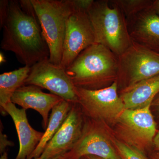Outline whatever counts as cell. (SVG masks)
I'll list each match as a JSON object with an SVG mask.
<instances>
[{
  "mask_svg": "<svg viewBox=\"0 0 159 159\" xmlns=\"http://www.w3.org/2000/svg\"><path fill=\"white\" fill-rule=\"evenodd\" d=\"M2 28L1 48L14 53L21 63L31 67L49 59V47L31 0L9 1Z\"/></svg>",
  "mask_w": 159,
  "mask_h": 159,
  "instance_id": "cell-1",
  "label": "cell"
},
{
  "mask_svg": "<svg viewBox=\"0 0 159 159\" xmlns=\"http://www.w3.org/2000/svg\"><path fill=\"white\" fill-rule=\"evenodd\" d=\"M118 69V56L95 43L82 51L66 70L75 87L94 90L117 81Z\"/></svg>",
  "mask_w": 159,
  "mask_h": 159,
  "instance_id": "cell-2",
  "label": "cell"
},
{
  "mask_svg": "<svg viewBox=\"0 0 159 159\" xmlns=\"http://www.w3.org/2000/svg\"><path fill=\"white\" fill-rule=\"evenodd\" d=\"M93 29L95 43L104 46L118 57L133 42L122 10L107 0L94 1L87 11Z\"/></svg>",
  "mask_w": 159,
  "mask_h": 159,
  "instance_id": "cell-3",
  "label": "cell"
},
{
  "mask_svg": "<svg viewBox=\"0 0 159 159\" xmlns=\"http://www.w3.org/2000/svg\"><path fill=\"white\" fill-rule=\"evenodd\" d=\"M31 1L49 47V61L61 65L66 21L72 12L79 9L76 0Z\"/></svg>",
  "mask_w": 159,
  "mask_h": 159,
  "instance_id": "cell-4",
  "label": "cell"
},
{
  "mask_svg": "<svg viewBox=\"0 0 159 159\" xmlns=\"http://www.w3.org/2000/svg\"><path fill=\"white\" fill-rule=\"evenodd\" d=\"M118 85L122 91L142 80L159 75V53L133 41L131 45L118 57Z\"/></svg>",
  "mask_w": 159,
  "mask_h": 159,
  "instance_id": "cell-5",
  "label": "cell"
},
{
  "mask_svg": "<svg viewBox=\"0 0 159 159\" xmlns=\"http://www.w3.org/2000/svg\"><path fill=\"white\" fill-rule=\"evenodd\" d=\"M150 106L139 109H125L116 122L119 140L145 152L153 145L157 124Z\"/></svg>",
  "mask_w": 159,
  "mask_h": 159,
  "instance_id": "cell-6",
  "label": "cell"
},
{
  "mask_svg": "<svg viewBox=\"0 0 159 159\" xmlns=\"http://www.w3.org/2000/svg\"><path fill=\"white\" fill-rule=\"evenodd\" d=\"M78 102L85 116L102 122L116 123L125 109L118 94L117 81L100 89L76 87Z\"/></svg>",
  "mask_w": 159,
  "mask_h": 159,
  "instance_id": "cell-7",
  "label": "cell"
},
{
  "mask_svg": "<svg viewBox=\"0 0 159 159\" xmlns=\"http://www.w3.org/2000/svg\"><path fill=\"white\" fill-rule=\"evenodd\" d=\"M102 123L85 116L81 137L74 148L63 155L64 159H80L88 156L122 159Z\"/></svg>",
  "mask_w": 159,
  "mask_h": 159,
  "instance_id": "cell-8",
  "label": "cell"
},
{
  "mask_svg": "<svg viewBox=\"0 0 159 159\" xmlns=\"http://www.w3.org/2000/svg\"><path fill=\"white\" fill-rule=\"evenodd\" d=\"M25 85H33L45 89L72 103H77L76 87L61 65L44 60L31 67L30 73Z\"/></svg>",
  "mask_w": 159,
  "mask_h": 159,
  "instance_id": "cell-9",
  "label": "cell"
},
{
  "mask_svg": "<svg viewBox=\"0 0 159 159\" xmlns=\"http://www.w3.org/2000/svg\"><path fill=\"white\" fill-rule=\"evenodd\" d=\"M94 43L93 29L87 11L76 9L66 21L61 65L66 69L82 51Z\"/></svg>",
  "mask_w": 159,
  "mask_h": 159,
  "instance_id": "cell-10",
  "label": "cell"
},
{
  "mask_svg": "<svg viewBox=\"0 0 159 159\" xmlns=\"http://www.w3.org/2000/svg\"><path fill=\"white\" fill-rule=\"evenodd\" d=\"M84 114L78 103H74L61 127L47 144L40 159H52L70 151L80 139Z\"/></svg>",
  "mask_w": 159,
  "mask_h": 159,
  "instance_id": "cell-11",
  "label": "cell"
},
{
  "mask_svg": "<svg viewBox=\"0 0 159 159\" xmlns=\"http://www.w3.org/2000/svg\"><path fill=\"white\" fill-rule=\"evenodd\" d=\"M126 19L132 40L159 53V16L152 6Z\"/></svg>",
  "mask_w": 159,
  "mask_h": 159,
  "instance_id": "cell-12",
  "label": "cell"
},
{
  "mask_svg": "<svg viewBox=\"0 0 159 159\" xmlns=\"http://www.w3.org/2000/svg\"><path fill=\"white\" fill-rule=\"evenodd\" d=\"M64 100L53 94L44 93L40 88L33 85H24L15 92L11 102L27 110L32 109L43 118V126L45 130L48 124L49 112L55 106Z\"/></svg>",
  "mask_w": 159,
  "mask_h": 159,
  "instance_id": "cell-13",
  "label": "cell"
},
{
  "mask_svg": "<svg viewBox=\"0 0 159 159\" xmlns=\"http://www.w3.org/2000/svg\"><path fill=\"white\" fill-rule=\"evenodd\" d=\"M1 112L10 115L14 122L19 141V150L15 159H28L39 145L44 133L38 131L29 124L26 110L20 109L11 102L6 104Z\"/></svg>",
  "mask_w": 159,
  "mask_h": 159,
  "instance_id": "cell-14",
  "label": "cell"
},
{
  "mask_svg": "<svg viewBox=\"0 0 159 159\" xmlns=\"http://www.w3.org/2000/svg\"><path fill=\"white\" fill-rule=\"evenodd\" d=\"M159 93V75L142 80L131 87L121 91L126 109H139L151 105Z\"/></svg>",
  "mask_w": 159,
  "mask_h": 159,
  "instance_id": "cell-15",
  "label": "cell"
},
{
  "mask_svg": "<svg viewBox=\"0 0 159 159\" xmlns=\"http://www.w3.org/2000/svg\"><path fill=\"white\" fill-rule=\"evenodd\" d=\"M73 103L64 99L52 109L48 124L43 135L35 150L28 159H35L40 157L47 144L57 133L65 121Z\"/></svg>",
  "mask_w": 159,
  "mask_h": 159,
  "instance_id": "cell-16",
  "label": "cell"
},
{
  "mask_svg": "<svg viewBox=\"0 0 159 159\" xmlns=\"http://www.w3.org/2000/svg\"><path fill=\"white\" fill-rule=\"evenodd\" d=\"M31 67L25 66L17 70L0 75V108L11 102L12 95L18 89L25 85Z\"/></svg>",
  "mask_w": 159,
  "mask_h": 159,
  "instance_id": "cell-17",
  "label": "cell"
},
{
  "mask_svg": "<svg viewBox=\"0 0 159 159\" xmlns=\"http://www.w3.org/2000/svg\"><path fill=\"white\" fill-rule=\"evenodd\" d=\"M122 10L127 18L148 9L152 6L153 1L148 0H111Z\"/></svg>",
  "mask_w": 159,
  "mask_h": 159,
  "instance_id": "cell-18",
  "label": "cell"
},
{
  "mask_svg": "<svg viewBox=\"0 0 159 159\" xmlns=\"http://www.w3.org/2000/svg\"><path fill=\"white\" fill-rule=\"evenodd\" d=\"M112 140L122 159H148L143 152L129 146L118 139Z\"/></svg>",
  "mask_w": 159,
  "mask_h": 159,
  "instance_id": "cell-19",
  "label": "cell"
},
{
  "mask_svg": "<svg viewBox=\"0 0 159 159\" xmlns=\"http://www.w3.org/2000/svg\"><path fill=\"white\" fill-rule=\"evenodd\" d=\"M2 125L1 121V129H0V153L2 155L6 151L8 147H11L14 145L13 142L9 140L7 135L3 134Z\"/></svg>",
  "mask_w": 159,
  "mask_h": 159,
  "instance_id": "cell-20",
  "label": "cell"
},
{
  "mask_svg": "<svg viewBox=\"0 0 159 159\" xmlns=\"http://www.w3.org/2000/svg\"><path fill=\"white\" fill-rule=\"evenodd\" d=\"M9 1L1 0L0 1V27L2 26L6 20L8 11Z\"/></svg>",
  "mask_w": 159,
  "mask_h": 159,
  "instance_id": "cell-21",
  "label": "cell"
},
{
  "mask_svg": "<svg viewBox=\"0 0 159 159\" xmlns=\"http://www.w3.org/2000/svg\"><path fill=\"white\" fill-rule=\"evenodd\" d=\"M151 107H152L153 110L155 112L156 115L159 122V93L155 97L152 103Z\"/></svg>",
  "mask_w": 159,
  "mask_h": 159,
  "instance_id": "cell-22",
  "label": "cell"
},
{
  "mask_svg": "<svg viewBox=\"0 0 159 159\" xmlns=\"http://www.w3.org/2000/svg\"><path fill=\"white\" fill-rule=\"evenodd\" d=\"M153 145L156 149L159 152V130L157 131L153 140Z\"/></svg>",
  "mask_w": 159,
  "mask_h": 159,
  "instance_id": "cell-23",
  "label": "cell"
},
{
  "mask_svg": "<svg viewBox=\"0 0 159 159\" xmlns=\"http://www.w3.org/2000/svg\"><path fill=\"white\" fill-rule=\"evenodd\" d=\"M152 8L154 11L159 16V0L153 1L152 4Z\"/></svg>",
  "mask_w": 159,
  "mask_h": 159,
  "instance_id": "cell-24",
  "label": "cell"
},
{
  "mask_svg": "<svg viewBox=\"0 0 159 159\" xmlns=\"http://www.w3.org/2000/svg\"><path fill=\"white\" fill-rule=\"evenodd\" d=\"M6 62V60L5 59V57H4V54L1 52L0 53V63H1V64Z\"/></svg>",
  "mask_w": 159,
  "mask_h": 159,
  "instance_id": "cell-25",
  "label": "cell"
},
{
  "mask_svg": "<svg viewBox=\"0 0 159 159\" xmlns=\"http://www.w3.org/2000/svg\"><path fill=\"white\" fill-rule=\"evenodd\" d=\"M151 159H159V152H154L152 155Z\"/></svg>",
  "mask_w": 159,
  "mask_h": 159,
  "instance_id": "cell-26",
  "label": "cell"
},
{
  "mask_svg": "<svg viewBox=\"0 0 159 159\" xmlns=\"http://www.w3.org/2000/svg\"><path fill=\"white\" fill-rule=\"evenodd\" d=\"M8 153H7V151H6L4 153L1 155L0 159H8Z\"/></svg>",
  "mask_w": 159,
  "mask_h": 159,
  "instance_id": "cell-27",
  "label": "cell"
},
{
  "mask_svg": "<svg viewBox=\"0 0 159 159\" xmlns=\"http://www.w3.org/2000/svg\"><path fill=\"white\" fill-rule=\"evenodd\" d=\"M86 157L88 159H102L99 157L95 156H88Z\"/></svg>",
  "mask_w": 159,
  "mask_h": 159,
  "instance_id": "cell-28",
  "label": "cell"
},
{
  "mask_svg": "<svg viewBox=\"0 0 159 159\" xmlns=\"http://www.w3.org/2000/svg\"><path fill=\"white\" fill-rule=\"evenodd\" d=\"M35 159H40L39 158H38ZM52 159H64V157L63 155L57 157L55 158Z\"/></svg>",
  "mask_w": 159,
  "mask_h": 159,
  "instance_id": "cell-29",
  "label": "cell"
},
{
  "mask_svg": "<svg viewBox=\"0 0 159 159\" xmlns=\"http://www.w3.org/2000/svg\"><path fill=\"white\" fill-rule=\"evenodd\" d=\"M80 159H88L87 158V157H83L81 158H80Z\"/></svg>",
  "mask_w": 159,
  "mask_h": 159,
  "instance_id": "cell-30",
  "label": "cell"
}]
</instances>
